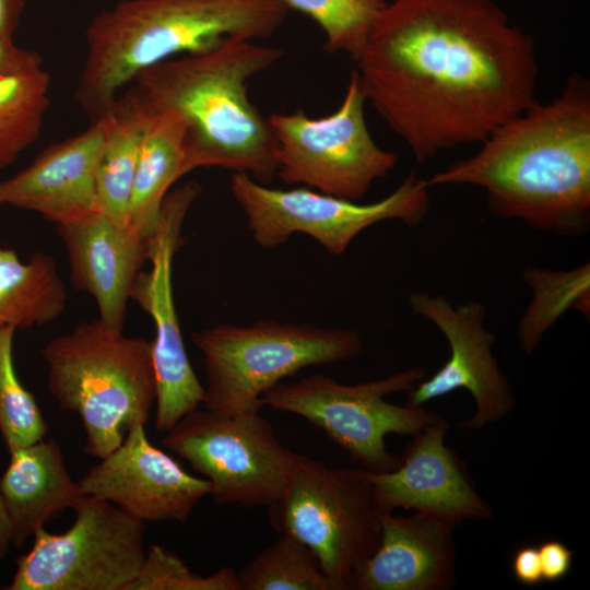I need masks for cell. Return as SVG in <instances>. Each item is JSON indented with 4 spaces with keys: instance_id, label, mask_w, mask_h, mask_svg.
<instances>
[{
    "instance_id": "cell-19",
    "label": "cell",
    "mask_w": 590,
    "mask_h": 590,
    "mask_svg": "<svg viewBox=\"0 0 590 590\" xmlns=\"http://www.w3.org/2000/svg\"><path fill=\"white\" fill-rule=\"evenodd\" d=\"M380 538L351 590H449L457 582L453 528L425 514L381 512Z\"/></svg>"
},
{
    "instance_id": "cell-27",
    "label": "cell",
    "mask_w": 590,
    "mask_h": 590,
    "mask_svg": "<svg viewBox=\"0 0 590 590\" xmlns=\"http://www.w3.org/2000/svg\"><path fill=\"white\" fill-rule=\"evenodd\" d=\"M308 15L324 33V49L355 60L387 5L386 0H282Z\"/></svg>"
},
{
    "instance_id": "cell-10",
    "label": "cell",
    "mask_w": 590,
    "mask_h": 590,
    "mask_svg": "<svg viewBox=\"0 0 590 590\" xmlns=\"http://www.w3.org/2000/svg\"><path fill=\"white\" fill-rule=\"evenodd\" d=\"M72 526L61 534L44 528L16 562L7 590H128L143 565L144 523L110 502L80 496Z\"/></svg>"
},
{
    "instance_id": "cell-31",
    "label": "cell",
    "mask_w": 590,
    "mask_h": 590,
    "mask_svg": "<svg viewBox=\"0 0 590 590\" xmlns=\"http://www.w3.org/2000/svg\"><path fill=\"white\" fill-rule=\"evenodd\" d=\"M42 64L37 52L17 47L13 40L0 36V79L39 69Z\"/></svg>"
},
{
    "instance_id": "cell-24",
    "label": "cell",
    "mask_w": 590,
    "mask_h": 590,
    "mask_svg": "<svg viewBox=\"0 0 590 590\" xmlns=\"http://www.w3.org/2000/svg\"><path fill=\"white\" fill-rule=\"evenodd\" d=\"M522 279L531 291V300L517 330L523 352H535L545 333L567 310H577L589 319V262L560 271L529 266L523 269Z\"/></svg>"
},
{
    "instance_id": "cell-26",
    "label": "cell",
    "mask_w": 590,
    "mask_h": 590,
    "mask_svg": "<svg viewBox=\"0 0 590 590\" xmlns=\"http://www.w3.org/2000/svg\"><path fill=\"white\" fill-rule=\"evenodd\" d=\"M239 590H334L315 554L287 533L237 571Z\"/></svg>"
},
{
    "instance_id": "cell-20",
    "label": "cell",
    "mask_w": 590,
    "mask_h": 590,
    "mask_svg": "<svg viewBox=\"0 0 590 590\" xmlns=\"http://www.w3.org/2000/svg\"><path fill=\"white\" fill-rule=\"evenodd\" d=\"M9 452L0 493L12 524V544L21 548L31 535L56 515L72 508L82 495L54 439L43 438Z\"/></svg>"
},
{
    "instance_id": "cell-28",
    "label": "cell",
    "mask_w": 590,
    "mask_h": 590,
    "mask_svg": "<svg viewBox=\"0 0 590 590\" xmlns=\"http://www.w3.org/2000/svg\"><path fill=\"white\" fill-rule=\"evenodd\" d=\"M15 328L0 329V434L9 451L45 437L48 426L32 394L19 380L13 361Z\"/></svg>"
},
{
    "instance_id": "cell-13",
    "label": "cell",
    "mask_w": 590,
    "mask_h": 590,
    "mask_svg": "<svg viewBox=\"0 0 590 590\" xmlns=\"http://www.w3.org/2000/svg\"><path fill=\"white\" fill-rule=\"evenodd\" d=\"M199 192V186L189 182L166 194L156 231L148 244L151 269L138 273L130 291V299L154 323L155 335L151 341L156 381L154 427L165 433L198 409L205 394L185 349L172 284V263L181 241V226Z\"/></svg>"
},
{
    "instance_id": "cell-32",
    "label": "cell",
    "mask_w": 590,
    "mask_h": 590,
    "mask_svg": "<svg viewBox=\"0 0 590 590\" xmlns=\"http://www.w3.org/2000/svg\"><path fill=\"white\" fill-rule=\"evenodd\" d=\"M511 569L515 578L528 587L543 581L539 550L533 545H523L512 555Z\"/></svg>"
},
{
    "instance_id": "cell-30",
    "label": "cell",
    "mask_w": 590,
    "mask_h": 590,
    "mask_svg": "<svg viewBox=\"0 0 590 590\" xmlns=\"http://www.w3.org/2000/svg\"><path fill=\"white\" fill-rule=\"evenodd\" d=\"M543 580L555 582L566 577L573 565L574 552L563 542L547 540L538 546Z\"/></svg>"
},
{
    "instance_id": "cell-9",
    "label": "cell",
    "mask_w": 590,
    "mask_h": 590,
    "mask_svg": "<svg viewBox=\"0 0 590 590\" xmlns=\"http://www.w3.org/2000/svg\"><path fill=\"white\" fill-rule=\"evenodd\" d=\"M365 103L354 70L333 113L318 118L303 110L271 114L267 119L276 143V176L286 185L300 184L342 199L362 200L397 164L396 154L373 139Z\"/></svg>"
},
{
    "instance_id": "cell-5",
    "label": "cell",
    "mask_w": 590,
    "mask_h": 590,
    "mask_svg": "<svg viewBox=\"0 0 590 590\" xmlns=\"http://www.w3.org/2000/svg\"><path fill=\"white\" fill-rule=\"evenodd\" d=\"M40 355L51 396L82 422L87 455L106 457L131 425L148 423L156 400L151 341L97 319L52 338Z\"/></svg>"
},
{
    "instance_id": "cell-14",
    "label": "cell",
    "mask_w": 590,
    "mask_h": 590,
    "mask_svg": "<svg viewBox=\"0 0 590 590\" xmlns=\"http://www.w3.org/2000/svg\"><path fill=\"white\" fill-rule=\"evenodd\" d=\"M408 303L414 314L439 329L450 355L437 371L406 392V404L423 406L465 389L474 399L475 412L460 423L461 428L482 429L507 416L515 406V397L493 353L496 335L485 324V306L475 299L452 305L445 296L427 292L411 293Z\"/></svg>"
},
{
    "instance_id": "cell-15",
    "label": "cell",
    "mask_w": 590,
    "mask_h": 590,
    "mask_svg": "<svg viewBox=\"0 0 590 590\" xmlns=\"http://www.w3.org/2000/svg\"><path fill=\"white\" fill-rule=\"evenodd\" d=\"M448 429L447 420L439 416L411 436L394 470H366L374 502L381 512L414 510L452 528L493 517V509L477 493L467 463L446 445Z\"/></svg>"
},
{
    "instance_id": "cell-17",
    "label": "cell",
    "mask_w": 590,
    "mask_h": 590,
    "mask_svg": "<svg viewBox=\"0 0 590 590\" xmlns=\"http://www.w3.org/2000/svg\"><path fill=\"white\" fill-rule=\"evenodd\" d=\"M57 232L72 285L95 299L103 323L122 330L132 284L149 260L148 243L99 211L57 224Z\"/></svg>"
},
{
    "instance_id": "cell-6",
    "label": "cell",
    "mask_w": 590,
    "mask_h": 590,
    "mask_svg": "<svg viewBox=\"0 0 590 590\" xmlns=\"http://www.w3.org/2000/svg\"><path fill=\"white\" fill-rule=\"evenodd\" d=\"M191 341L203 356L205 409L224 416L260 412L262 396L283 379L351 359L363 347L353 329L271 319L244 327L220 323L194 331Z\"/></svg>"
},
{
    "instance_id": "cell-18",
    "label": "cell",
    "mask_w": 590,
    "mask_h": 590,
    "mask_svg": "<svg viewBox=\"0 0 590 590\" xmlns=\"http://www.w3.org/2000/svg\"><path fill=\"white\" fill-rule=\"evenodd\" d=\"M104 117L83 132L46 148L26 168L0 181V205L43 215L56 225L96 211V167Z\"/></svg>"
},
{
    "instance_id": "cell-22",
    "label": "cell",
    "mask_w": 590,
    "mask_h": 590,
    "mask_svg": "<svg viewBox=\"0 0 590 590\" xmlns=\"http://www.w3.org/2000/svg\"><path fill=\"white\" fill-rule=\"evenodd\" d=\"M154 110L138 160L127 224L146 243L156 231L168 190L184 176V125L172 111Z\"/></svg>"
},
{
    "instance_id": "cell-29",
    "label": "cell",
    "mask_w": 590,
    "mask_h": 590,
    "mask_svg": "<svg viewBox=\"0 0 590 590\" xmlns=\"http://www.w3.org/2000/svg\"><path fill=\"white\" fill-rule=\"evenodd\" d=\"M128 590H239L237 571L223 567L200 576L161 545H151L141 570Z\"/></svg>"
},
{
    "instance_id": "cell-3",
    "label": "cell",
    "mask_w": 590,
    "mask_h": 590,
    "mask_svg": "<svg viewBox=\"0 0 590 590\" xmlns=\"http://www.w3.org/2000/svg\"><path fill=\"white\" fill-rule=\"evenodd\" d=\"M282 49L228 39L140 72L134 91L184 125V175L199 167L245 173L267 184L276 176V143L248 97V83L283 57Z\"/></svg>"
},
{
    "instance_id": "cell-16",
    "label": "cell",
    "mask_w": 590,
    "mask_h": 590,
    "mask_svg": "<svg viewBox=\"0 0 590 590\" xmlns=\"http://www.w3.org/2000/svg\"><path fill=\"white\" fill-rule=\"evenodd\" d=\"M144 426L131 425L120 446L78 481L79 492L110 502L143 523L185 521L210 495L211 484L152 445Z\"/></svg>"
},
{
    "instance_id": "cell-7",
    "label": "cell",
    "mask_w": 590,
    "mask_h": 590,
    "mask_svg": "<svg viewBox=\"0 0 590 590\" xmlns=\"http://www.w3.org/2000/svg\"><path fill=\"white\" fill-rule=\"evenodd\" d=\"M268 509L271 526L309 547L334 590H351L379 542L381 511L363 468H330L296 453L282 496Z\"/></svg>"
},
{
    "instance_id": "cell-8",
    "label": "cell",
    "mask_w": 590,
    "mask_h": 590,
    "mask_svg": "<svg viewBox=\"0 0 590 590\" xmlns=\"http://www.w3.org/2000/svg\"><path fill=\"white\" fill-rule=\"evenodd\" d=\"M425 377L421 366L355 385L312 374L295 382H279L262 396L261 403L322 429L363 469L388 472L399 465L400 457L387 450L386 436H413L439 415L423 406L392 404L385 398L409 392Z\"/></svg>"
},
{
    "instance_id": "cell-11",
    "label": "cell",
    "mask_w": 590,
    "mask_h": 590,
    "mask_svg": "<svg viewBox=\"0 0 590 590\" xmlns=\"http://www.w3.org/2000/svg\"><path fill=\"white\" fill-rule=\"evenodd\" d=\"M231 189L260 247L281 246L302 233L333 256L343 255L363 231L380 222L418 225L430 206L429 188L414 172L389 196L366 204L307 187L270 188L245 173H234Z\"/></svg>"
},
{
    "instance_id": "cell-1",
    "label": "cell",
    "mask_w": 590,
    "mask_h": 590,
    "mask_svg": "<svg viewBox=\"0 0 590 590\" xmlns=\"http://www.w3.org/2000/svg\"><path fill=\"white\" fill-rule=\"evenodd\" d=\"M354 61L366 102L420 164L538 103L534 40L494 0H392Z\"/></svg>"
},
{
    "instance_id": "cell-34",
    "label": "cell",
    "mask_w": 590,
    "mask_h": 590,
    "mask_svg": "<svg viewBox=\"0 0 590 590\" xmlns=\"http://www.w3.org/2000/svg\"><path fill=\"white\" fill-rule=\"evenodd\" d=\"M12 524L0 493V558L7 554L10 544H12Z\"/></svg>"
},
{
    "instance_id": "cell-25",
    "label": "cell",
    "mask_w": 590,
    "mask_h": 590,
    "mask_svg": "<svg viewBox=\"0 0 590 590\" xmlns=\"http://www.w3.org/2000/svg\"><path fill=\"white\" fill-rule=\"evenodd\" d=\"M49 86L43 67L0 79V169L12 165L39 137Z\"/></svg>"
},
{
    "instance_id": "cell-4",
    "label": "cell",
    "mask_w": 590,
    "mask_h": 590,
    "mask_svg": "<svg viewBox=\"0 0 590 590\" xmlns=\"http://www.w3.org/2000/svg\"><path fill=\"white\" fill-rule=\"evenodd\" d=\"M288 11L282 0H121L86 28L75 98L92 120L99 119L143 70L228 39L267 38Z\"/></svg>"
},
{
    "instance_id": "cell-33",
    "label": "cell",
    "mask_w": 590,
    "mask_h": 590,
    "mask_svg": "<svg viewBox=\"0 0 590 590\" xmlns=\"http://www.w3.org/2000/svg\"><path fill=\"white\" fill-rule=\"evenodd\" d=\"M25 0H0V36L13 40Z\"/></svg>"
},
{
    "instance_id": "cell-12",
    "label": "cell",
    "mask_w": 590,
    "mask_h": 590,
    "mask_svg": "<svg viewBox=\"0 0 590 590\" xmlns=\"http://www.w3.org/2000/svg\"><path fill=\"white\" fill-rule=\"evenodd\" d=\"M162 444L203 474L217 505L275 503L295 460L260 412L224 416L199 408L166 432Z\"/></svg>"
},
{
    "instance_id": "cell-2",
    "label": "cell",
    "mask_w": 590,
    "mask_h": 590,
    "mask_svg": "<svg viewBox=\"0 0 590 590\" xmlns=\"http://www.w3.org/2000/svg\"><path fill=\"white\" fill-rule=\"evenodd\" d=\"M473 155L424 179L428 188L484 189L488 210L563 236L590 225V84L580 74L559 95L496 128Z\"/></svg>"
},
{
    "instance_id": "cell-23",
    "label": "cell",
    "mask_w": 590,
    "mask_h": 590,
    "mask_svg": "<svg viewBox=\"0 0 590 590\" xmlns=\"http://www.w3.org/2000/svg\"><path fill=\"white\" fill-rule=\"evenodd\" d=\"M67 299L51 256L34 252L24 262L14 249L0 248V329L48 324L63 314Z\"/></svg>"
},
{
    "instance_id": "cell-21",
    "label": "cell",
    "mask_w": 590,
    "mask_h": 590,
    "mask_svg": "<svg viewBox=\"0 0 590 590\" xmlns=\"http://www.w3.org/2000/svg\"><path fill=\"white\" fill-rule=\"evenodd\" d=\"M155 110L132 88L103 116L106 133L96 167V211L128 224L133 179L143 139Z\"/></svg>"
}]
</instances>
